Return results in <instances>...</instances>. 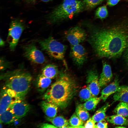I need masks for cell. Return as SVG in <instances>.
<instances>
[{
	"mask_svg": "<svg viewBox=\"0 0 128 128\" xmlns=\"http://www.w3.org/2000/svg\"><path fill=\"white\" fill-rule=\"evenodd\" d=\"M0 115V123L5 124H10L16 119L15 117L9 107Z\"/></svg>",
	"mask_w": 128,
	"mask_h": 128,
	"instance_id": "obj_21",
	"label": "cell"
},
{
	"mask_svg": "<svg viewBox=\"0 0 128 128\" xmlns=\"http://www.w3.org/2000/svg\"><path fill=\"white\" fill-rule=\"evenodd\" d=\"M114 112L117 114L128 117V103L120 102L114 109Z\"/></svg>",
	"mask_w": 128,
	"mask_h": 128,
	"instance_id": "obj_23",
	"label": "cell"
},
{
	"mask_svg": "<svg viewBox=\"0 0 128 128\" xmlns=\"http://www.w3.org/2000/svg\"><path fill=\"white\" fill-rule=\"evenodd\" d=\"M102 71L99 78L101 87L106 86L111 81L113 74L110 66L106 63H103Z\"/></svg>",
	"mask_w": 128,
	"mask_h": 128,
	"instance_id": "obj_13",
	"label": "cell"
},
{
	"mask_svg": "<svg viewBox=\"0 0 128 128\" xmlns=\"http://www.w3.org/2000/svg\"><path fill=\"white\" fill-rule=\"evenodd\" d=\"M70 55L74 63L79 66L82 65L87 58L86 51L80 44L72 46Z\"/></svg>",
	"mask_w": 128,
	"mask_h": 128,
	"instance_id": "obj_11",
	"label": "cell"
},
{
	"mask_svg": "<svg viewBox=\"0 0 128 128\" xmlns=\"http://www.w3.org/2000/svg\"><path fill=\"white\" fill-rule=\"evenodd\" d=\"M9 107L17 120L25 116L30 109V105L24 99L18 98L12 102Z\"/></svg>",
	"mask_w": 128,
	"mask_h": 128,
	"instance_id": "obj_9",
	"label": "cell"
},
{
	"mask_svg": "<svg viewBox=\"0 0 128 128\" xmlns=\"http://www.w3.org/2000/svg\"><path fill=\"white\" fill-rule=\"evenodd\" d=\"M40 106L46 116L52 118L56 116L58 107L55 104L45 100L41 102Z\"/></svg>",
	"mask_w": 128,
	"mask_h": 128,
	"instance_id": "obj_15",
	"label": "cell"
},
{
	"mask_svg": "<svg viewBox=\"0 0 128 128\" xmlns=\"http://www.w3.org/2000/svg\"><path fill=\"white\" fill-rule=\"evenodd\" d=\"M1 77L5 86L16 94L18 98L24 99L30 89L32 77L23 67L19 68L3 74Z\"/></svg>",
	"mask_w": 128,
	"mask_h": 128,
	"instance_id": "obj_3",
	"label": "cell"
},
{
	"mask_svg": "<svg viewBox=\"0 0 128 128\" xmlns=\"http://www.w3.org/2000/svg\"><path fill=\"white\" fill-rule=\"evenodd\" d=\"M85 8L81 0H64L47 16L50 24H55L70 18L83 10Z\"/></svg>",
	"mask_w": 128,
	"mask_h": 128,
	"instance_id": "obj_4",
	"label": "cell"
},
{
	"mask_svg": "<svg viewBox=\"0 0 128 128\" xmlns=\"http://www.w3.org/2000/svg\"><path fill=\"white\" fill-rule=\"evenodd\" d=\"M128 88V86H127Z\"/></svg>",
	"mask_w": 128,
	"mask_h": 128,
	"instance_id": "obj_39",
	"label": "cell"
},
{
	"mask_svg": "<svg viewBox=\"0 0 128 128\" xmlns=\"http://www.w3.org/2000/svg\"><path fill=\"white\" fill-rule=\"evenodd\" d=\"M38 42L42 50L51 57L59 60L64 59L66 46L51 36L40 40Z\"/></svg>",
	"mask_w": 128,
	"mask_h": 128,
	"instance_id": "obj_5",
	"label": "cell"
},
{
	"mask_svg": "<svg viewBox=\"0 0 128 128\" xmlns=\"http://www.w3.org/2000/svg\"><path fill=\"white\" fill-rule=\"evenodd\" d=\"M18 98L15 93L5 87L0 93V114L6 110L12 102Z\"/></svg>",
	"mask_w": 128,
	"mask_h": 128,
	"instance_id": "obj_12",
	"label": "cell"
},
{
	"mask_svg": "<svg viewBox=\"0 0 128 128\" xmlns=\"http://www.w3.org/2000/svg\"><path fill=\"white\" fill-rule=\"evenodd\" d=\"M119 82V79L116 77L113 82L105 88L101 92V99L105 101L110 96L114 93L120 86Z\"/></svg>",
	"mask_w": 128,
	"mask_h": 128,
	"instance_id": "obj_14",
	"label": "cell"
},
{
	"mask_svg": "<svg viewBox=\"0 0 128 128\" xmlns=\"http://www.w3.org/2000/svg\"><path fill=\"white\" fill-rule=\"evenodd\" d=\"M105 0H84L83 1L85 8L91 9L95 7Z\"/></svg>",
	"mask_w": 128,
	"mask_h": 128,
	"instance_id": "obj_29",
	"label": "cell"
},
{
	"mask_svg": "<svg viewBox=\"0 0 128 128\" xmlns=\"http://www.w3.org/2000/svg\"><path fill=\"white\" fill-rule=\"evenodd\" d=\"M25 57L35 63L42 64L45 61L44 56L33 43L25 45L23 47Z\"/></svg>",
	"mask_w": 128,
	"mask_h": 128,
	"instance_id": "obj_8",
	"label": "cell"
},
{
	"mask_svg": "<svg viewBox=\"0 0 128 128\" xmlns=\"http://www.w3.org/2000/svg\"><path fill=\"white\" fill-rule=\"evenodd\" d=\"M88 41L98 57L116 58L128 47V28L121 25L96 29Z\"/></svg>",
	"mask_w": 128,
	"mask_h": 128,
	"instance_id": "obj_1",
	"label": "cell"
},
{
	"mask_svg": "<svg viewBox=\"0 0 128 128\" xmlns=\"http://www.w3.org/2000/svg\"><path fill=\"white\" fill-rule=\"evenodd\" d=\"M70 125L69 128H75L79 126H83V121L81 119L76 113H74L71 116L69 121Z\"/></svg>",
	"mask_w": 128,
	"mask_h": 128,
	"instance_id": "obj_28",
	"label": "cell"
},
{
	"mask_svg": "<svg viewBox=\"0 0 128 128\" xmlns=\"http://www.w3.org/2000/svg\"><path fill=\"white\" fill-rule=\"evenodd\" d=\"M115 128H126L125 127H124L123 126H118L117 127H115Z\"/></svg>",
	"mask_w": 128,
	"mask_h": 128,
	"instance_id": "obj_37",
	"label": "cell"
},
{
	"mask_svg": "<svg viewBox=\"0 0 128 128\" xmlns=\"http://www.w3.org/2000/svg\"><path fill=\"white\" fill-rule=\"evenodd\" d=\"M45 118L57 128H69L70 127L69 122L62 116H55L52 118L46 116Z\"/></svg>",
	"mask_w": 128,
	"mask_h": 128,
	"instance_id": "obj_17",
	"label": "cell"
},
{
	"mask_svg": "<svg viewBox=\"0 0 128 128\" xmlns=\"http://www.w3.org/2000/svg\"><path fill=\"white\" fill-rule=\"evenodd\" d=\"M113 98L114 101H119L128 103L127 86H120L117 91L114 93Z\"/></svg>",
	"mask_w": 128,
	"mask_h": 128,
	"instance_id": "obj_16",
	"label": "cell"
},
{
	"mask_svg": "<svg viewBox=\"0 0 128 128\" xmlns=\"http://www.w3.org/2000/svg\"><path fill=\"white\" fill-rule=\"evenodd\" d=\"M124 56L126 63L128 66V47L124 51Z\"/></svg>",
	"mask_w": 128,
	"mask_h": 128,
	"instance_id": "obj_34",
	"label": "cell"
},
{
	"mask_svg": "<svg viewBox=\"0 0 128 128\" xmlns=\"http://www.w3.org/2000/svg\"><path fill=\"white\" fill-rule=\"evenodd\" d=\"M107 121L114 124L126 126L128 125V120L126 117L117 114L107 116L106 118Z\"/></svg>",
	"mask_w": 128,
	"mask_h": 128,
	"instance_id": "obj_19",
	"label": "cell"
},
{
	"mask_svg": "<svg viewBox=\"0 0 128 128\" xmlns=\"http://www.w3.org/2000/svg\"><path fill=\"white\" fill-rule=\"evenodd\" d=\"M25 28L24 23L19 19H14L10 22L7 40L11 50L15 49Z\"/></svg>",
	"mask_w": 128,
	"mask_h": 128,
	"instance_id": "obj_6",
	"label": "cell"
},
{
	"mask_svg": "<svg viewBox=\"0 0 128 128\" xmlns=\"http://www.w3.org/2000/svg\"><path fill=\"white\" fill-rule=\"evenodd\" d=\"M95 123L92 118H89L84 124V128H95Z\"/></svg>",
	"mask_w": 128,
	"mask_h": 128,
	"instance_id": "obj_30",
	"label": "cell"
},
{
	"mask_svg": "<svg viewBox=\"0 0 128 128\" xmlns=\"http://www.w3.org/2000/svg\"><path fill=\"white\" fill-rule=\"evenodd\" d=\"M42 1L45 2H49L50 1H51L52 0H41Z\"/></svg>",
	"mask_w": 128,
	"mask_h": 128,
	"instance_id": "obj_36",
	"label": "cell"
},
{
	"mask_svg": "<svg viewBox=\"0 0 128 128\" xmlns=\"http://www.w3.org/2000/svg\"><path fill=\"white\" fill-rule=\"evenodd\" d=\"M64 35L72 46L80 44L87 37L85 31L78 26L72 27L66 30L64 32Z\"/></svg>",
	"mask_w": 128,
	"mask_h": 128,
	"instance_id": "obj_7",
	"label": "cell"
},
{
	"mask_svg": "<svg viewBox=\"0 0 128 128\" xmlns=\"http://www.w3.org/2000/svg\"><path fill=\"white\" fill-rule=\"evenodd\" d=\"M110 105L109 103L107 102L95 112L92 117L95 123L105 119L106 112Z\"/></svg>",
	"mask_w": 128,
	"mask_h": 128,
	"instance_id": "obj_22",
	"label": "cell"
},
{
	"mask_svg": "<svg viewBox=\"0 0 128 128\" xmlns=\"http://www.w3.org/2000/svg\"><path fill=\"white\" fill-rule=\"evenodd\" d=\"M79 96L82 102H85L93 96L92 93L87 86H85L80 91Z\"/></svg>",
	"mask_w": 128,
	"mask_h": 128,
	"instance_id": "obj_26",
	"label": "cell"
},
{
	"mask_svg": "<svg viewBox=\"0 0 128 128\" xmlns=\"http://www.w3.org/2000/svg\"><path fill=\"white\" fill-rule=\"evenodd\" d=\"M75 113L83 121H86L89 118V112L83 104L78 105L76 108Z\"/></svg>",
	"mask_w": 128,
	"mask_h": 128,
	"instance_id": "obj_25",
	"label": "cell"
},
{
	"mask_svg": "<svg viewBox=\"0 0 128 128\" xmlns=\"http://www.w3.org/2000/svg\"><path fill=\"white\" fill-rule=\"evenodd\" d=\"M74 82L68 75L61 74L44 95L45 100L61 108L66 107L74 95L76 90Z\"/></svg>",
	"mask_w": 128,
	"mask_h": 128,
	"instance_id": "obj_2",
	"label": "cell"
},
{
	"mask_svg": "<svg viewBox=\"0 0 128 128\" xmlns=\"http://www.w3.org/2000/svg\"><path fill=\"white\" fill-rule=\"evenodd\" d=\"M51 82V79L42 74L40 75L37 82V86L38 90L40 92L44 91L48 87Z\"/></svg>",
	"mask_w": 128,
	"mask_h": 128,
	"instance_id": "obj_20",
	"label": "cell"
},
{
	"mask_svg": "<svg viewBox=\"0 0 128 128\" xmlns=\"http://www.w3.org/2000/svg\"><path fill=\"white\" fill-rule=\"evenodd\" d=\"M108 123L105 119L99 121L95 124V128H108Z\"/></svg>",
	"mask_w": 128,
	"mask_h": 128,
	"instance_id": "obj_31",
	"label": "cell"
},
{
	"mask_svg": "<svg viewBox=\"0 0 128 128\" xmlns=\"http://www.w3.org/2000/svg\"></svg>",
	"mask_w": 128,
	"mask_h": 128,
	"instance_id": "obj_40",
	"label": "cell"
},
{
	"mask_svg": "<svg viewBox=\"0 0 128 128\" xmlns=\"http://www.w3.org/2000/svg\"><path fill=\"white\" fill-rule=\"evenodd\" d=\"M121 0H108L107 5L110 6H114L117 4Z\"/></svg>",
	"mask_w": 128,
	"mask_h": 128,
	"instance_id": "obj_32",
	"label": "cell"
},
{
	"mask_svg": "<svg viewBox=\"0 0 128 128\" xmlns=\"http://www.w3.org/2000/svg\"><path fill=\"white\" fill-rule=\"evenodd\" d=\"M5 42L4 41L0 38V46L1 47L4 46L5 45Z\"/></svg>",
	"mask_w": 128,
	"mask_h": 128,
	"instance_id": "obj_35",
	"label": "cell"
},
{
	"mask_svg": "<svg viewBox=\"0 0 128 128\" xmlns=\"http://www.w3.org/2000/svg\"><path fill=\"white\" fill-rule=\"evenodd\" d=\"M86 83L93 96H97L100 92V86L98 74L96 70L91 69L87 71Z\"/></svg>",
	"mask_w": 128,
	"mask_h": 128,
	"instance_id": "obj_10",
	"label": "cell"
},
{
	"mask_svg": "<svg viewBox=\"0 0 128 128\" xmlns=\"http://www.w3.org/2000/svg\"><path fill=\"white\" fill-rule=\"evenodd\" d=\"M101 99L100 97H93L85 101L83 105L87 110H92L95 109Z\"/></svg>",
	"mask_w": 128,
	"mask_h": 128,
	"instance_id": "obj_24",
	"label": "cell"
},
{
	"mask_svg": "<svg viewBox=\"0 0 128 128\" xmlns=\"http://www.w3.org/2000/svg\"><path fill=\"white\" fill-rule=\"evenodd\" d=\"M28 1H35L36 0H27Z\"/></svg>",
	"mask_w": 128,
	"mask_h": 128,
	"instance_id": "obj_38",
	"label": "cell"
},
{
	"mask_svg": "<svg viewBox=\"0 0 128 128\" xmlns=\"http://www.w3.org/2000/svg\"><path fill=\"white\" fill-rule=\"evenodd\" d=\"M42 74L51 79L56 77L59 73L58 67L53 64H48L42 70Z\"/></svg>",
	"mask_w": 128,
	"mask_h": 128,
	"instance_id": "obj_18",
	"label": "cell"
},
{
	"mask_svg": "<svg viewBox=\"0 0 128 128\" xmlns=\"http://www.w3.org/2000/svg\"><path fill=\"white\" fill-rule=\"evenodd\" d=\"M108 12L106 5H103L99 7L96 11L95 17L101 19L106 18L108 16Z\"/></svg>",
	"mask_w": 128,
	"mask_h": 128,
	"instance_id": "obj_27",
	"label": "cell"
},
{
	"mask_svg": "<svg viewBox=\"0 0 128 128\" xmlns=\"http://www.w3.org/2000/svg\"><path fill=\"white\" fill-rule=\"evenodd\" d=\"M38 127L42 128H57L54 125L48 123H43L40 124Z\"/></svg>",
	"mask_w": 128,
	"mask_h": 128,
	"instance_id": "obj_33",
	"label": "cell"
}]
</instances>
